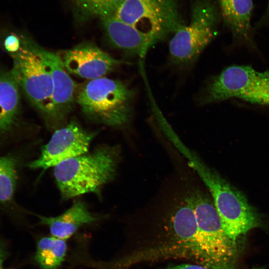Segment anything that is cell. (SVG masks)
I'll list each match as a JSON object with an SVG mask.
<instances>
[{
	"label": "cell",
	"mask_w": 269,
	"mask_h": 269,
	"mask_svg": "<svg viewBox=\"0 0 269 269\" xmlns=\"http://www.w3.org/2000/svg\"><path fill=\"white\" fill-rule=\"evenodd\" d=\"M197 233L194 211L190 200L185 199L172 214L166 232L119 261V269L139 263L168 259H185L206 267Z\"/></svg>",
	"instance_id": "cell-1"
},
{
	"label": "cell",
	"mask_w": 269,
	"mask_h": 269,
	"mask_svg": "<svg viewBox=\"0 0 269 269\" xmlns=\"http://www.w3.org/2000/svg\"><path fill=\"white\" fill-rule=\"evenodd\" d=\"M120 155L118 145H102L55 166L53 175L62 198L100 195L104 185L115 177Z\"/></svg>",
	"instance_id": "cell-2"
},
{
	"label": "cell",
	"mask_w": 269,
	"mask_h": 269,
	"mask_svg": "<svg viewBox=\"0 0 269 269\" xmlns=\"http://www.w3.org/2000/svg\"><path fill=\"white\" fill-rule=\"evenodd\" d=\"M191 200L197 225V238L211 269H235L239 256L238 242L225 232L214 204L201 193L192 194Z\"/></svg>",
	"instance_id": "cell-3"
},
{
	"label": "cell",
	"mask_w": 269,
	"mask_h": 269,
	"mask_svg": "<svg viewBox=\"0 0 269 269\" xmlns=\"http://www.w3.org/2000/svg\"><path fill=\"white\" fill-rule=\"evenodd\" d=\"M134 93L121 81L106 77L90 80L79 90L76 100L91 119L114 127L130 121Z\"/></svg>",
	"instance_id": "cell-4"
},
{
	"label": "cell",
	"mask_w": 269,
	"mask_h": 269,
	"mask_svg": "<svg viewBox=\"0 0 269 269\" xmlns=\"http://www.w3.org/2000/svg\"><path fill=\"white\" fill-rule=\"evenodd\" d=\"M232 98L269 106V70L256 71L247 65H232L212 78L200 97L205 105Z\"/></svg>",
	"instance_id": "cell-5"
},
{
	"label": "cell",
	"mask_w": 269,
	"mask_h": 269,
	"mask_svg": "<svg viewBox=\"0 0 269 269\" xmlns=\"http://www.w3.org/2000/svg\"><path fill=\"white\" fill-rule=\"evenodd\" d=\"M20 50L11 56V71L19 86L33 105L43 114L50 125L52 113L53 84L51 75L43 62L37 44L22 37Z\"/></svg>",
	"instance_id": "cell-6"
},
{
	"label": "cell",
	"mask_w": 269,
	"mask_h": 269,
	"mask_svg": "<svg viewBox=\"0 0 269 269\" xmlns=\"http://www.w3.org/2000/svg\"><path fill=\"white\" fill-rule=\"evenodd\" d=\"M191 14L189 24L180 26L169 42L170 60L177 66L192 64L217 34L216 12L211 3L197 2Z\"/></svg>",
	"instance_id": "cell-7"
},
{
	"label": "cell",
	"mask_w": 269,
	"mask_h": 269,
	"mask_svg": "<svg viewBox=\"0 0 269 269\" xmlns=\"http://www.w3.org/2000/svg\"><path fill=\"white\" fill-rule=\"evenodd\" d=\"M111 16L160 40L183 24L177 0H125Z\"/></svg>",
	"instance_id": "cell-8"
},
{
	"label": "cell",
	"mask_w": 269,
	"mask_h": 269,
	"mask_svg": "<svg viewBox=\"0 0 269 269\" xmlns=\"http://www.w3.org/2000/svg\"><path fill=\"white\" fill-rule=\"evenodd\" d=\"M206 186L213 199L223 228L233 240L260 225L259 218L246 198L218 174L209 177Z\"/></svg>",
	"instance_id": "cell-9"
},
{
	"label": "cell",
	"mask_w": 269,
	"mask_h": 269,
	"mask_svg": "<svg viewBox=\"0 0 269 269\" xmlns=\"http://www.w3.org/2000/svg\"><path fill=\"white\" fill-rule=\"evenodd\" d=\"M98 132L85 130L71 121L55 131L49 141L42 146L39 156L27 166L31 169H47L72 157L88 152L90 145Z\"/></svg>",
	"instance_id": "cell-10"
},
{
	"label": "cell",
	"mask_w": 269,
	"mask_h": 269,
	"mask_svg": "<svg viewBox=\"0 0 269 269\" xmlns=\"http://www.w3.org/2000/svg\"><path fill=\"white\" fill-rule=\"evenodd\" d=\"M37 49L52 81V113L49 127L55 128L72 109L76 84L66 73L58 54L37 45Z\"/></svg>",
	"instance_id": "cell-11"
},
{
	"label": "cell",
	"mask_w": 269,
	"mask_h": 269,
	"mask_svg": "<svg viewBox=\"0 0 269 269\" xmlns=\"http://www.w3.org/2000/svg\"><path fill=\"white\" fill-rule=\"evenodd\" d=\"M62 61L69 72L90 80L103 77L121 63L90 43H81L65 51Z\"/></svg>",
	"instance_id": "cell-12"
},
{
	"label": "cell",
	"mask_w": 269,
	"mask_h": 269,
	"mask_svg": "<svg viewBox=\"0 0 269 269\" xmlns=\"http://www.w3.org/2000/svg\"><path fill=\"white\" fill-rule=\"evenodd\" d=\"M105 33L116 47L143 58L149 48L160 40L112 16L101 18Z\"/></svg>",
	"instance_id": "cell-13"
},
{
	"label": "cell",
	"mask_w": 269,
	"mask_h": 269,
	"mask_svg": "<svg viewBox=\"0 0 269 269\" xmlns=\"http://www.w3.org/2000/svg\"><path fill=\"white\" fill-rule=\"evenodd\" d=\"M38 224L48 226L51 236L64 240L69 239L82 226L100 219V217L90 212L82 201H77L71 207L55 217L36 215Z\"/></svg>",
	"instance_id": "cell-14"
},
{
	"label": "cell",
	"mask_w": 269,
	"mask_h": 269,
	"mask_svg": "<svg viewBox=\"0 0 269 269\" xmlns=\"http://www.w3.org/2000/svg\"><path fill=\"white\" fill-rule=\"evenodd\" d=\"M19 88L11 71L0 70V143L10 135L18 124Z\"/></svg>",
	"instance_id": "cell-15"
},
{
	"label": "cell",
	"mask_w": 269,
	"mask_h": 269,
	"mask_svg": "<svg viewBox=\"0 0 269 269\" xmlns=\"http://www.w3.org/2000/svg\"><path fill=\"white\" fill-rule=\"evenodd\" d=\"M224 20L240 43L254 48L251 19L253 0H218Z\"/></svg>",
	"instance_id": "cell-16"
},
{
	"label": "cell",
	"mask_w": 269,
	"mask_h": 269,
	"mask_svg": "<svg viewBox=\"0 0 269 269\" xmlns=\"http://www.w3.org/2000/svg\"><path fill=\"white\" fill-rule=\"evenodd\" d=\"M67 249L66 240L52 236L42 237L37 243L34 260L41 269H59Z\"/></svg>",
	"instance_id": "cell-17"
},
{
	"label": "cell",
	"mask_w": 269,
	"mask_h": 269,
	"mask_svg": "<svg viewBox=\"0 0 269 269\" xmlns=\"http://www.w3.org/2000/svg\"><path fill=\"white\" fill-rule=\"evenodd\" d=\"M19 159L14 154L0 156V204L10 206L14 196L18 178Z\"/></svg>",
	"instance_id": "cell-18"
},
{
	"label": "cell",
	"mask_w": 269,
	"mask_h": 269,
	"mask_svg": "<svg viewBox=\"0 0 269 269\" xmlns=\"http://www.w3.org/2000/svg\"><path fill=\"white\" fill-rule=\"evenodd\" d=\"M125 0H74L78 18L86 21L112 16Z\"/></svg>",
	"instance_id": "cell-19"
},
{
	"label": "cell",
	"mask_w": 269,
	"mask_h": 269,
	"mask_svg": "<svg viewBox=\"0 0 269 269\" xmlns=\"http://www.w3.org/2000/svg\"><path fill=\"white\" fill-rule=\"evenodd\" d=\"M22 43V39L13 34L6 36L2 43L5 51L12 56L16 54L20 49Z\"/></svg>",
	"instance_id": "cell-20"
},
{
	"label": "cell",
	"mask_w": 269,
	"mask_h": 269,
	"mask_svg": "<svg viewBox=\"0 0 269 269\" xmlns=\"http://www.w3.org/2000/svg\"><path fill=\"white\" fill-rule=\"evenodd\" d=\"M162 269H211L206 267L195 264H182L176 266H168ZM251 269H264L263 267H254Z\"/></svg>",
	"instance_id": "cell-21"
},
{
	"label": "cell",
	"mask_w": 269,
	"mask_h": 269,
	"mask_svg": "<svg viewBox=\"0 0 269 269\" xmlns=\"http://www.w3.org/2000/svg\"><path fill=\"white\" fill-rule=\"evenodd\" d=\"M8 253L5 245L1 241L0 242V269H3V264L7 257Z\"/></svg>",
	"instance_id": "cell-22"
},
{
	"label": "cell",
	"mask_w": 269,
	"mask_h": 269,
	"mask_svg": "<svg viewBox=\"0 0 269 269\" xmlns=\"http://www.w3.org/2000/svg\"></svg>",
	"instance_id": "cell-23"
}]
</instances>
